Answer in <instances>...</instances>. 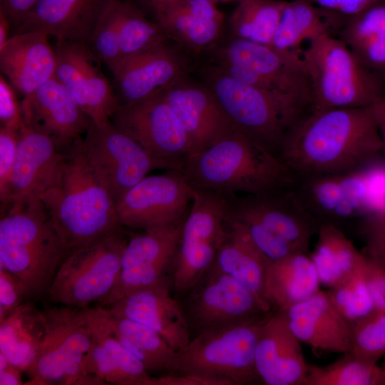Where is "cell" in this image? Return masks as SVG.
Listing matches in <instances>:
<instances>
[{
  "label": "cell",
  "mask_w": 385,
  "mask_h": 385,
  "mask_svg": "<svg viewBox=\"0 0 385 385\" xmlns=\"http://www.w3.org/2000/svg\"><path fill=\"white\" fill-rule=\"evenodd\" d=\"M124 230L66 254L46 292L54 303L76 307L98 304L118 277L127 243Z\"/></svg>",
  "instance_id": "cell-10"
},
{
  "label": "cell",
  "mask_w": 385,
  "mask_h": 385,
  "mask_svg": "<svg viewBox=\"0 0 385 385\" xmlns=\"http://www.w3.org/2000/svg\"><path fill=\"white\" fill-rule=\"evenodd\" d=\"M270 312L250 321L197 334L177 351L174 372L205 379L212 385L260 381L255 349L260 326Z\"/></svg>",
  "instance_id": "cell-8"
},
{
  "label": "cell",
  "mask_w": 385,
  "mask_h": 385,
  "mask_svg": "<svg viewBox=\"0 0 385 385\" xmlns=\"http://www.w3.org/2000/svg\"><path fill=\"white\" fill-rule=\"evenodd\" d=\"M55 76L93 123L111 121L119 101L103 74L100 58L86 43L56 41Z\"/></svg>",
  "instance_id": "cell-19"
},
{
  "label": "cell",
  "mask_w": 385,
  "mask_h": 385,
  "mask_svg": "<svg viewBox=\"0 0 385 385\" xmlns=\"http://www.w3.org/2000/svg\"><path fill=\"white\" fill-rule=\"evenodd\" d=\"M194 192L180 170L147 175L117 201L119 222L142 230L180 223L190 211Z\"/></svg>",
  "instance_id": "cell-16"
},
{
  "label": "cell",
  "mask_w": 385,
  "mask_h": 385,
  "mask_svg": "<svg viewBox=\"0 0 385 385\" xmlns=\"http://www.w3.org/2000/svg\"><path fill=\"white\" fill-rule=\"evenodd\" d=\"M350 324V353L360 361L376 364L385 354V311L374 308Z\"/></svg>",
  "instance_id": "cell-41"
},
{
  "label": "cell",
  "mask_w": 385,
  "mask_h": 385,
  "mask_svg": "<svg viewBox=\"0 0 385 385\" xmlns=\"http://www.w3.org/2000/svg\"><path fill=\"white\" fill-rule=\"evenodd\" d=\"M141 1L148 7L155 0H141Z\"/></svg>",
  "instance_id": "cell-54"
},
{
  "label": "cell",
  "mask_w": 385,
  "mask_h": 385,
  "mask_svg": "<svg viewBox=\"0 0 385 385\" xmlns=\"http://www.w3.org/2000/svg\"><path fill=\"white\" fill-rule=\"evenodd\" d=\"M316 267L307 253L294 252L271 261L267 267L265 295L272 309L285 312L319 290Z\"/></svg>",
  "instance_id": "cell-31"
},
{
  "label": "cell",
  "mask_w": 385,
  "mask_h": 385,
  "mask_svg": "<svg viewBox=\"0 0 385 385\" xmlns=\"http://www.w3.org/2000/svg\"><path fill=\"white\" fill-rule=\"evenodd\" d=\"M191 73L163 91L189 138L190 156L236 130L211 90Z\"/></svg>",
  "instance_id": "cell-21"
},
{
  "label": "cell",
  "mask_w": 385,
  "mask_h": 385,
  "mask_svg": "<svg viewBox=\"0 0 385 385\" xmlns=\"http://www.w3.org/2000/svg\"><path fill=\"white\" fill-rule=\"evenodd\" d=\"M166 39L164 32L155 21L149 20L143 11L133 4L120 1L121 61Z\"/></svg>",
  "instance_id": "cell-40"
},
{
  "label": "cell",
  "mask_w": 385,
  "mask_h": 385,
  "mask_svg": "<svg viewBox=\"0 0 385 385\" xmlns=\"http://www.w3.org/2000/svg\"><path fill=\"white\" fill-rule=\"evenodd\" d=\"M38 0H1V8L10 22L18 28Z\"/></svg>",
  "instance_id": "cell-50"
},
{
  "label": "cell",
  "mask_w": 385,
  "mask_h": 385,
  "mask_svg": "<svg viewBox=\"0 0 385 385\" xmlns=\"http://www.w3.org/2000/svg\"><path fill=\"white\" fill-rule=\"evenodd\" d=\"M92 342L84 359L86 374L106 384L156 385L142 362L109 332L98 306L89 307Z\"/></svg>",
  "instance_id": "cell-29"
},
{
  "label": "cell",
  "mask_w": 385,
  "mask_h": 385,
  "mask_svg": "<svg viewBox=\"0 0 385 385\" xmlns=\"http://www.w3.org/2000/svg\"><path fill=\"white\" fill-rule=\"evenodd\" d=\"M309 76V112L362 108L385 101L383 81L364 68L337 36H322L301 51Z\"/></svg>",
  "instance_id": "cell-7"
},
{
  "label": "cell",
  "mask_w": 385,
  "mask_h": 385,
  "mask_svg": "<svg viewBox=\"0 0 385 385\" xmlns=\"http://www.w3.org/2000/svg\"><path fill=\"white\" fill-rule=\"evenodd\" d=\"M237 222L245 228L256 247L270 261L279 260L294 252H299L285 240L257 223Z\"/></svg>",
  "instance_id": "cell-45"
},
{
  "label": "cell",
  "mask_w": 385,
  "mask_h": 385,
  "mask_svg": "<svg viewBox=\"0 0 385 385\" xmlns=\"http://www.w3.org/2000/svg\"><path fill=\"white\" fill-rule=\"evenodd\" d=\"M57 59L48 36L38 31L16 32L0 48V68L24 98L55 76Z\"/></svg>",
  "instance_id": "cell-28"
},
{
  "label": "cell",
  "mask_w": 385,
  "mask_h": 385,
  "mask_svg": "<svg viewBox=\"0 0 385 385\" xmlns=\"http://www.w3.org/2000/svg\"><path fill=\"white\" fill-rule=\"evenodd\" d=\"M317 242L310 255L320 283L331 288L351 275L363 264L365 255L359 251L339 227L321 224Z\"/></svg>",
  "instance_id": "cell-37"
},
{
  "label": "cell",
  "mask_w": 385,
  "mask_h": 385,
  "mask_svg": "<svg viewBox=\"0 0 385 385\" xmlns=\"http://www.w3.org/2000/svg\"><path fill=\"white\" fill-rule=\"evenodd\" d=\"M229 215L240 222L257 223L307 253L319 224L301 204L291 187L255 195L227 197Z\"/></svg>",
  "instance_id": "cell-18"
},
{
  "label": "cell",
  "mask_w": 385,
  "mask_h": 385,
  "mask_svg": "<svg viewBox=\"0 0 385 385\" xmlns=\"http://www.w3.org/2000/svg\"><path fill=\"white\" fill-rule=\"evenodd\" d=\"M15 88L1 75L0 77V120L1 126L21 125L23 118L21 103H19Z\"/></svg>",
  "instance_id": "cell-48"
},
{
  "label": "cell",
  "mask_w": 385,
  "mask_h": 385,
  "mask_svg": "<svg viewBox=\"0 0 385 385\" xmlns=\"http://www.w3.org/2000/svg\"><path fill=\"white\" fill-rule=\"evenodd\" d=\"M107 0H38L16 32L38 31L57 41L88 43Z\"/></svg>",
  "instance_id": "cell-30"
},
{
  "label": "cell",
  "mask_w": 385,
  "mask_h": 385,
  "mask_svg": "<svg viewBox=\"0 0 385 385\" xmlns=\"http://www.w3.org/2000/svg\"><path fill=\"white\" fill-rule=\"evenodd\" d=\"M300 50H288L230 36L200 60L235 80L285 97L307 113L312 85Z\"/></svg>",
  "instance_id": "cell-6"
},
{
  "label": "cell",
  "mask_w": 385,
  "mask_h": 385,
  "mask_svg": "<svg viewBox=\"0 0 385 385\" xmlns=\"http://www.w3.org/2000/svg\"><path fill=\"white\" fill-rule=\"evenodd\" d=\"M20 103L23 122L50 136L63 152L92 123L55 76Z\"/></svg>",
  "instance_id": "cell-24"
},
{
  "label": "cell",
  "mask_w": 385,
  "mask_h": 385,
  "mask_svg": "<svg viewBox=\"0 0 385 385\" xmlns=\"http://www.w3.org/2000/svg\"><path fill=\"white\" fill-rule=\"evenodd\" d=\"M109 332L134 354L148 373L173 374L177 351L155 331L135 321L118 317L98 306Z\"/></svg>",
  "instance_id": "cell-35"
},
{
  "label": "cell",
  "mask_w": 385,
  "mask_h": 385,
  "mask_svg": "<svg viewBox=\"0 0 385 385\" xmlns=\"http://www.w3.org/2000/svg\"><path fill=\"white\" fill-rule=\"evenodd\" d=\"M43 334L42 311L24 302L0 322V353L26 373L36 357Z\"/></svg>",
  "instance_id": "cell-36"
},
{
  "label": "cell",
  "mask_w": 385,
  "mask_h": 385,
  "mask_svg": "<svg viewBox=\"0 0 385 385\" xmlns=\"http://www.w3.org/2000/svg\"><path fill=\"white\" fill-rule=\"evenodd\" d=\"M337 37L364 68L385 80V0L348 16Z\"/></svg>",
  "instance_id": "cell-32"
},
{
  "label": "cell",
  "mask_w": 385,
  "mask_h": 385,
  "mask_svg": "<svg viewBox=\"0 0 385 385\" xmlns=\"http://www.w3.org/2000/svg\"><path fill=\"white\" fill-rule=\"evenodd\" d=\"M347 18L309 0L286 1L272 46L299 50V46L306 41L327 35L337 36Z\"/></svg>",
  "instance_id": "cell-33"
},
{
  "label": "cell",
  "mask_w": 385,
  "mask_h": 385,
  "mask_svg": "<svg viewBox=\"0 0 385 385\" xmlns=\"http://www.w3.org/2000/svg\"><path fill=\"white\" fill-rule=\"evenodd\" d=\"M255 361L265 384L304 385L308 364L285 312L272 310L261 324Z\"/></svg>",
  "instance_id": "cell-25"
},
{
  "label": "cell",
  "mask_w": 385,
  "mask_h": 385,
  "mask_svg": "<svg viewBox=\"0 0 385 385\" xmlns=\"http://www.w3.org/2000/svg\"><path fill=\"white\" fill-rule=\"evenodd\" d=\"M168 39L200 61L223 38L225 15L208 0H172L151 11Z\"/></svg>",
  "instance_id": "cell-22"
},
{
  "label": "cell",
  "mask_w": 385,
  "mask_h": 385,
  "mask_svg": "<svg viewBox=\"0 0 385 385\" xmlns=\"http://www.w3.org/2000/svg\"><path fill=\"white\" fill-rule=\"evenodd\" d=\"M10 23L6 14L0 10V48L4 46L10 38L9 36Z\"/></svg>",
  "instance_id": "cell-53"
},
{
  "label": "cell",
  "mask_w": 385,
  "mask_h": 385,
  "mask_svg": "<svg viewBox=\"0 0 385 385\" xmlns=\"http://www.w3.org/2000/svg\"><path fill=\"white\" fill-rule=\"evenodd\" d=\"M184 221L144 230L128 240L117 281L98 306L108 307L133 293L171 284L168 275L171 273Z\"/></svg>",
  "instance_id": "cell-15"
},
{
  "label": "cell",
  "mask_w": 385,
  "mask_h": 385,
  "mask_svg": "<svg viewBox=\"0 0 385 385\" xmlns=\"http://www.w3.org/2000/svg\"><path fill=\"white\" fill-rule=\"evenodd\" d=\"M196 61L166 39L123 59L113 73L119 103L144 100L193 73Z\"/></svg>",
  "instance_id": "cell-20"
},
{
  "label": "cell",
  "mask_w": 385,
  "mask_h": 385,
  "mask_svg": "<svg viewBox=\"0 0 385 385\" xmlns=\"http://www.w3.org/2000/svg\"><path fill=\"white\" fill-rule=\"evenodd\" d=\"M22 372L20 368L11 364L0 353V385L25 384L21 377Z\"/></svg>",
  "instance_id": "cell-52"
},
{
  "label": "cell",
  "mask_w": 385,
  "mask_h": 385,
  "mask_svg": "<svg viewBox=\"0 0 385 385\" xmlns=\"http://www.w3.org/2000/svg\"><path fill=\"white\" fill-rule=\"evenodd\" d=\"M111 120L168 170L182 171L190 156L189 138L163 91L138 102L119 103Z\"/></svg>",
  "instance_id": "cell-12"
},
{
  "label": "cell",
  "mask_w": 385,
  "mask_h": 385,
  "mask_svg": "<svg viewBox=\"0 0 385 385\" xmlns=\"http://www.w3.org/2000/svg\"><path fill=\"white\" fill-rule=\"evenodd\" d=\"M364 238V255L385 268V212L365 219L358 226Z\"/></svg>",
  "instance_id": "cell-44"
},
{
  "label": "cell",
  "mask_w": 385,
  "mask_h": 385,
  "mask_svg": "<svg viewBox=\"0 0 385 385\" xmlns=\"http://www.w3.org/2000/svg\"><path fill=\"white\" fill-rule=\"evenodd\" d=\"M81 138L82 150L98 178L117 201L154 169H168L111 121L91 123Z\"/></svg>",
  "instance_id": "cell-13"
},
{
  "label": "cell",
  "mask_w": 385,
  "mask_h": 385,
  "mask_svg": "<svg viewBox=\"0 0 385 385\" xmlns=\"http://www.w3.org/2000/svg\"><path fill=\"white\" fill-rule=\"evenodd\" d=\"M82 137L64 151L55 177L38 199L46 207L66 253L123 228L116 203L87 160Z\"/></svg>",
  "instance_id": "cell-2"
},
{
  "label": "cell",
  "mask_w": 385,
  "mask_h": 385,
  "mask_svg": "<svg viewBox=\"0 0 385 385\" xmlns=\"http://www.w3.org/2000/svg\"><path fill=\"white\" fill-rule=\"evenodd\" d=\"M20 127L0 128V197L4 194L11 176Z\"/></svg>",
  "instance_id": "cell-47"
},
{
  "label": "cell",
  "mask_w": 385,
  "mask_h": 385,
  "mask_svg": "<svg viewBox=\"0 0 385 385\" xmlns=\"http://www.w3.org/2000/svg\"><path fill=\"white\" fill-rule=\"evenodd\" d=\"M382 369V375H383V382L384 384H385V364L384 365V367Z\"/></svg>",
  "instance_id": "cell-56"
},
{
  "label": "cell",
  "mask_w": 385,
  "mask_h": 385,
  "mask_svg": "<svg viewBox=\"0 0 385 385\" xmlns=\"http://www.w3.org/2000/svg\"><path fill=\"white\" fill-rule=\"evenodd\" d=\"M182 173L195 190L225 197L265 193L294 182L278 157L237 130L190 156Z\"/></svg>",
  "instance_id": "cell-3"
},
{
  "label": "cell",
  "mask_w": 385,
  "mask_h": 385,
  "mask_svg": "<svg viewBox=\"0 0 385 385\" xmlns=\"http://www.w3.org/2000/svg\"><path fill=\"white\" fill-rule=\"evenodd\" d=\"M186 294L182 304L190 330L197 334L250 321L272 310L214 265Z\"/></svg>",
  "instance_id": "cell-14"
},
{
  "label": "cell",
  "mask_w": 385,
  "mask_h": 385,
  "mask_svg": "<svg viewBox=\"0 0 385 385\" xmlns=\"http://www.w3.org/2000/svg\"><path fill=\"white\" fill-rule=\"evenodd\" d=\"M383 135H384V147H385V130H383Z\"/></svg>",
  "instance_id": "cell-57"
},
{
  "label": "cell",
  "mask_w": 385,
  "mask_h": 385,
  "mask_svg": "<svg viewBox=\"0 0 385 385\" xmlns=\"http://www.w3.org/2000/svg\"><path fill=\"white\" fill-rule=\"evenodd\" d=\"M364 272L374 308L385 311V268L366 257Z\"/></svg>",
  "instance_id": "cell-49"
},
{
  "label": "cell",
  "mask_w": 385,
  "mask_h": 385,
  "mask_svg": "<svg viewBox=\"0 0 385 385\" xmlns=\"http://www.w3.org/2000/svg\"><path fill=\"white\" fill-rule=\"evenodd\" d=\"M383 130H385V123H384V126H383Z\"/></svg>",
  "instance_id": "cell-58"
},
{
  "label": "cell",
  "mask_w": 385,
  "mask_h": 385,
  "mask_svg": "<svg viewBox=\"0 0 385 385\" xmlns=\"http://www.w3.org/2000/svg\"><path fill=\"white\" fill-rule=\"evenodd\" d=\"M285 314L296 337L318 355L350 352L351 324L327 292L317 291L292 306Z\"/></svg>",
  "instance_id": "cell-27"
},
{
  "label": "cell",
  "mask_w": 385,
  "mask_h": 385,
  "mask_svg": "<svg viewBox=\"0 0 385 385\" xmlns=\"http://www.w3.org/2000/svg\"><path fill=\"white\" fill-rule=\"evenodd\" d=\"M321 7L350 16L362 11L377 0H309Z\"/></svg>",
  "instance_id": "cell-51"
},
{
  "label": "cell",
  "mask_w": 385,
  "mask_h": 385,
  "mask_svg": "<svg viewBox=\"0 0 385 385\" xmlns=\"http://www.w3.org/2000/svg\"><path fill=\"white\" fill-rule=\"evenodd\" d=\"M229 233L227 197L195 190L171 269L177 294H186L209 270Z\"/></svg>",
  "instance_id": "cell-11"
},
{
  "label": "cell",
  "mask_w": 385,
  "mask_h": 385,
  "mask_svg": "<svg viewBox=\"0 0 385 385\" xmlns=\"http://www.w3.org/2000/svg\"><path fill=\"white\" fill-rule=\"evenodd\" d=\"M29 290L18 277L0 266V322L24 303Z\"/></svg>",
  "instance_id": "cell-46"
},
{
  "label": "cell",
  "mask_w": 385,
  "mask_h": 385,
  "mask_svg": "<svg viewBox=\"0 0 385 385\" xmlns=\"http://www.w3.org/2000/svg\"><path fill=\"white\" fill-rule=\"evenodd\" d=\"M365 259L360 267L327 291L336 307L349 322L374 309L364 277Z\"/></svg>",
  "instance_id": "cell-43"
},
{
  "label": "cell",
  "mask_w": 385,
  "mask_h": 385,
  "mask_svg": "<svg viewBox=\"0 0 385 385\" xmlns=\"http://www.w3.org/2000/svg\"><path fill=\"white\" fill-rule=\"evenodd\" d=\"M88 307L59 304L42 310L44 334L26 373L31 385H106L86 373L84 359L92 342Z\"/></svg>",
  "instance_id": "cell-9"
},
{
  "label": "cell",
  "mask_w": 385,
  "mask_h": 385,
  "mask_svg": "<svg viewBox=\"0 0 385 385\" xmlns=\"http://www.w3.org/2000/svg\"><path fill=\"white\" fill-rule=\"evenodd\" d=\"M286 1L240 0L228 20L230 36L272 45Z\"/></svg>",
  "instance_id": "cell-38"
},
{
  "label": "cell",
  "mask_w": 385,
  "mask_h": 385,
  "mask_svg": "<svg viewBox=\"0 0 385 385\" xmlns=\"http://www.w3.org/2000/svg\"><path fill=\"white\" fill-rule=\"evenodd\" d=\"M66 254L64 243L38 198L1 207L0 266L23 281L31 297L46 294Z\"/></svg>",
  "instance_id": "cell-4"
},
{
  "label": "cell",
  "mask_w": 385,
  "mask_h": 385,
  "mask_svg": "<svg viewBox=\"0 0 385 385\" xmlns=\"http://www.w3.org/2000/svg\"><path fill=\"white\" fill-rule=\"evenodd\" d=\"M384 384L382 369L364 362L350 352L324 366L308 364L304 385Z\"/></svg>",
  "instance_id": "cell-39"
},
{
  "label": "cell",
  "mask_w": 385,
  "mask_h": 385,
  "mask_svg": "<svg viewBox=\"0 0 385 385\" xmlns=\"http://www.w3.org/2000/svg\"><path fill=\"white\" fill-rule=\"evenodd\" d=\"M270 262L254 244L245 228L230 217L229 235L212 265L270 305L265 295L266 272Z\"/></svg>",
  "instance_id": "cell-34"
},
{
  "label": "cell",
  "mask_w": 385,
  "mask_h": 385,
  "mask_svg": "<svg viewBox=\"0 0 385 385\" xmlns=\"http://www.w3.org/2000/svg\"><path fill=\"white\" fill-rule=\"evenodd\" d=\"M385 101L306 113L278 158L294 177L341 175L365 168L384 148Z\"/></svg>",
  "instance_id": "cell-1"
},
{
  "label": "cell",
  "mask_w": 385,
  "mask_h": 385,
  "mask_svg": "<svg viewBox=\"0 0 385 385\" xmlns=\"http://www.w3.org/2000/svg\"><path fill=\"white\" fill-rule=\"evenodd\" d=\"M120 0H107L87 43L113 73L121 61L119 40Z\"/></svg>",
  "instance_id": "cell-42"
},
{
  "label": "cell",
  "mask_w": 385,
  "mask_h": 385,
  "mask_svg": "<svg viewBox=\"0 0 385 385\" xmlns=\"http://www.w3.org/2000/svg\"><path fill=\"white\" fill-rule=\"evenodd\" d=\"M170 287L166 283L141 290L105 307L155 331L178 351L190 342L191 330L183 306L171 294Z\"/></svg>",
  "instance_id": "cell-26"
},
{
  "label": "cell",
  "mask_w": 385,
  "mask_h": 385,
  "mask_svg": "<svg viewBox=\"0 0 385 385\" xmlns=\"http://www.w3.org/2000/svg\"><path fill=\"white\" fill-rule=\"evenodd\" d=\"M64 152L48 135L22 121L11 176L1 207L38 198L51 185Z\"/></svg>",
  "instance_id": "cell-23"
},
{
  "label": "cell",
  "mask_w": 385,
  "mask_h": 385,
  "mask_svg": "<svg viewBox=\"0 0 385 385\" xmlns=\"http://www.w3.org/2000/svg\"><path fill=\"white\" fill-rule=\"evenodd\" d=\"M291 188L319 225L343 230L373 215L365 168L346 174L294 177Z\"/></svg>",
  "instance_id": "cell-17"
},
{
  "label": "cell",
  "mask_w": 385,
  "mask_h": 385,
  "mask_svg": "<svg viewBox=\"0 0 385 385\" xmlns=\"http://www.w3.org/2000/svg\"><path fill=\"white\" fill-rule=\"evenodd\" d=\"M240 0H219V2L222 3H228V2H232V1H237L239 2Z\"/></svg>",
  "instance_id": "cell-55"
},
{
  "label": "cell",
  "mask_w": 385,
  "mask_h": 385,
  "mask_svg": "<svg viewBox=\"0 0 385 385\" xmlns=\"http://www.w3.org/2000/svg\"><path fill=\"white\" fill-rule=\"evenodd\" d=\"M193 72L236 130L277 157L289 131L307 113L289 99L237 81L210 63L197 61Z\"/></svg>",
  "instance_id": "cell-5"
}]
</instances>
